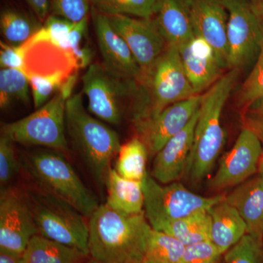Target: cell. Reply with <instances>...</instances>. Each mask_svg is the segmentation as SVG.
Listing matches in <instances>:
<instances>
[{
	"instance_id": "obj_32",
	"label": "cell",
	"mask_w": 263,
	"mask_h": 263,
	"mask_svg": "<svg viewBox=\"0 0 263 263\" xmlns=\"http://www.w3.org/2000/svg\"><path fill=\"white\" fill-rule=\"evenodd\" d=\"M76 23L57 15H49L41 29L29 41H46L67 51V41Z\"/></svg>"
},
{
	"instance_id": "obj_38",
	"label": "cell",
	"mask_w": 263,
	"mask_h": 263,
	"mask_svg": "<svg viewBox=\"0 0 263 263\" xmlns=\"http://www.w3.org/2000/svg\"><path fill=\"white\" fill-rule=\"evenodd\" d=\"M26 49L24 45L13 46L0 43V67L1 69H16L24 72L25 67Z\"/></svg>"
},
{
	"instance_id": "obj_4",
	"label": "cell",
	"mask_w": 263,
	"mask_h": 263,
	"mask_svg": "<svg viewBox=\"0 0 263 263\" xmlns=\"http://www.w3.org/2000/svg\"><path fill=\"white\" fill-rule=\"evenodd\" d=\"M133 122L157 115L169 105L195 95L183 67L179 48L167 45L138 81Z\"/></svg>"
},
{
	"instance_id": "obj_8",
	"label": "cell",
	"mask_w": 263,
	"mask_h": 263,
	"mask_svg": "<svg viewBox=\"0 0 263 263\" xmlns=\"http://www.w3.org/2000/svg\"><path fill=\"white\" fill-rule=\"evenodd\" d=\"M60 92L30 115L11 123L3 124L1 136L13 143L25 146H38L67 152L66 103Z\"/></svg>"
},
{
	"instance_id": "obj_44",
	"label": "cell",
	"mask_w": 263,
	"mask_h": 263,
	"mask_svg": "<svg viewBox=\"0 0 263 263\" xmlns=\"http://www.w3.org/2000/svg\"><path fill=\"white\" fill-rule=\"evenodd\" d=\"M141 263H155V262H153V261L150 260V259H145L143 262H142Z\"/></svg>"
},
{
	"instance_id": "obj_29",
	"label": "cell",
	"mask_w": 263,
	"mask_h": 263,
	"mask_svg": "<svg viewBox=\"0 0 263 263\" xmlns=\"http://www.w3.org/2000/svg\"><path fill=\"white\" fill-rule=\"evenodd\" d=\"M30 84L28 77L16 69L0 70V108L5 110L15 102L29 103Z\"/></svg>"
},
{
	"instance_id": "obj_33",
	"label": "cell",
	"mask_w": 263,
	"mask_h": 263,
	"mask_svg": "<svg viewBox=\"0 0 263 263\" xmlns=\"http://www.w3.org/2000/svg\"><path fill=\"white\" fill-rule=\"evenodd\" d=\"M74 72H58L49 75L29 76L34 108H40L47 103L50 97L60 91L64 81Z\"/></svg>"
},
{
	"instance_id": "obj_23",
	"label": "cell",
	"mask_w": 263,
	"mask_h": 263,
	"mask_svg": "<svg viewBox=\"0 0 263 263\" xmlns=\"http://www.w3.org/2000/svg\"><path fill=\"white\" fill-rule=\"evenodd\" d=\"M24 258L25 263H83L90 259L79 249L41 235H34L29 241Z\"/></svg>"
},
{
	"instance_id": "obj_5",
	"label": "cell",
	"mask_w": 263,
	"mask_h": 263,
	"mask_svg": "<svg viewBox=\"0 0 263 263\" xmlns=\"http://www.w3.org/2000/svg\"><path fill=\"white\" fill-rule=\"evenodd\" d=\"M20 160L37 187L68 202L85 217L89 218L100 206L62 152L37 148L24 153Z\"/></svg>"
},
{
	"instance_id": "obj_14",
	"label": "cell",
	"mask_w": 263,
	"mask_h": 263,
	"mask_svg": "<svg viewBox=\"0 0 263 263\" xmlns=\"http://www.w3.org/2000/svg\"><path fill=\"white\" fill-rule=\"evenodd\" d=\"M108 18L127 43L143 73L167 48V41L153 18H137L127 15H109Z\"/></svg>"
},
{
	"instance_id": "obj_1",
	"label": "cell",
	"mask_w": 263,
	"mask_h": 263,
	"mask_svg": "<svg viewBox=\"0 0 263 263\" xmlns=\"http://www.w3.org/2000/svg\"><path fill=\"white\" fill-rule=\"evenodd\" d=\"M89 258L96 263H141L152 229L145 216L102 204L89 218Z\"/></svg>"
},
{
	"instance_id": "obj_12",
	"label": "cell",
	"mask_w": 263,
	"mask_h": 263,
	"mask_svg": "<svg viewBox=\"0 0 263 263\" xmlns=\"http://www.w3.org/2000/svg\"><path fill=\"white\" fill-rule=\"evenodd\" d=\"M39 235L25 194L16 189H1L0 249L24 254L29 241Z\"/></svg>"
},
{
	"instance_id": "obj_15",
	"label": "cell",
	"mask_w": 263,
	"mask_h": 263,
	"mask_svg": "<svg viewBox=\"0 0 263 263\" xmlns=\"http://www.w3.org/2000/svg\"><path fill=\"white\" fill-rule=\"evenodd\" d=\"M195 35L212 46L223 68H228V13L221 0H184Z\"/></svg>"
},
{
	"instance_id": "obj_9",
	"label": "cell",
	"mask_w": 263,
	"mask_h": 263,
	"mask_svg": "<svg viewBox=\"0 0 263 263\" xmlns=\"http://www.w3.org/2000/svg\"><path fill=\"white\" fill-rule=\"evenodd\" d=\"M82 82L89 113L114 125L122 121L124 100L136 97L138 87V81L117 76L99 63L88 67Z\"/></svg>"
},
{
	"instance_id": "obj_16",
	"label": "cell",
	"mask_w": 263,
	"mask_h": 263,
	"mask_svg": "<svg viewBox=\"0 0 263 263\" xmlns=\"http://www.w3.org/2000/svg\"><path fill=\"white\" fill-rule=\"evenodd\" d=\"M91 15L103 65L117 76L138 81L142 70L131 50L107 15L91 7Z\"/></svg>"
},
{
	"instance_id": "obj_7",
	"label": "cell",
	"mask_w": 263,
	"mask_h": 263,
	"mask_svg": "<svg viewBox=\"0 0 263 263\" xmlns=\"http://www.w3.org/2000/svg\"><path fill=\"white\" fill-rule=\"evenodd\" d=\"M142 181L145 216L155 230L195 213L208 212L226 197L224 194L212 197L197 195L179 181L161 185L148 173Z\"/></svg>"
},
{
	"instance_id": "obj_36",
	"label": "cell",
	"mask_w": 263,
	"mask_h": 263,
	"mask_svg": "<svg viewBox=\"0 0 263 263\" xmlns=\"http://www.w3.org/2000/svg\"><path fill=\"white\" fill-rule=\"evenodd\" d=\"M91 0H49V15H57L78 23L87 18Z\"/></svg>"
},
{
	"instance_id": "obj_39",
	"label": "cell",
	"mask_w": 263,
	"mask_h": 263,
	"mask_svg": "<svg viewBox=\"0 0 263 263\" xmlns=\"http://www.w3.org/2000/svg\"><path fill=\"white\" fill-rule=\"evenodd\" d=\"M243 127L253 132L263 148V103L252 105L242 110Z\"/></svg>"
},
{
	"instance_id": "obj_41",
	"label": "cell",
	"mask_w": 263,
	"mask_h": 263,
	"mask_svg": "<svg viewBox=\"0 0 263 263\" xmlns=\"http://www.w3.org/2000/svg\"><path fill=\"white\" fill-rule=\"evenodd\" d=\"M0 263H25L24 254L0 249Z\"/></svg>"
},
{
	"instance_id": "obj_28",
	"label": "cell",
	"mask_w": 263,
	"mask_h": 263,
	"mask_svg": "<svg viewBox=\"0 0 263 263\" xmlns=\"http://www.w3.org/2000/svg\"><path fill=\"white\" fill-rule=\"evenodd\" d=\"M185 248L174 237L152 228L147 240L146 259L155 263H180Z\"/></svg>"
},
{
	"instance_id": "obj_35",
	"label": "cell",
	"mask_w": 263,
	"mask_h": 263,
	"mask_svg": "<svg viewBox=\"0 0 263 263\" xmlns=\"http://www.w3.org/2000/svg\"><path fill=\"white\" fill-rule=\"evenodd\" d=\"M14 143L5 137L0 138V184L1 189L8 185L18 174L22 167L15 154Z\"/></svg>"
},
{
	"instance_id": "obj_43",
	"label": "cell",
	"mask_w": 263,
	"mask_h": 263,
	"mask_svg": "<svg viewBox=\"0 0 263 263\" xmlns=\"http://www.w3.org/2000/svg\"><path fill=\"white\" fill-rule=\"evenodd\" d=\"M258 173L263 175V155L262 159H261L260 162H259Z\"/></svg>"
},
{
	"instance_id": "obj_2",
	"label": "cell",
	"mask_w": 263,
	"mask_h": 263,
	"mask_svg": "<svg viewBox=\"0 0 263 263\" xmlns=\"http://www.w3.org/2000/svg\"><path fill=\"white\" fill-rule=\"evenodd\" d=\"M239 71L231 69L202 95L193 148L184 175L194 183L201 182L211 174L226 143L221 114L238 81Z\"/></svg>"
},
{
	"instance_id": "obj_17",
	"label": "cell",
	"mask_w": 263,
	"mask_h": 263,
	"mask_svg": "<svg viewBox=\"0 0 263 263\" xmlns=\"http://www.w3.org/2000/svg\"><path fill=\"white\" fill-rule=\"evenodd\" d=\"M181 62L195 94L209 89L224 75L214 48L203 38L195 35L178 46Z\"/></svg>"
},
{
	"instance_id": "obj_3",
	"label": "cell",
	"mask_w": 263,
	"mask_h": 263,
	"mask_svg": "<svg viewBox=\"0 0 263 263\" xmlns=\"http://www.w3.org/2000/svg\"><path fill=\"white\" fill-rule=\"evenodd\" d=\"M66 127L97 184L105 190L112 162L122 146L117 132L86 111L81 93L67 100Z\"/></svg>"
},
{
	"instance_id": "obj_22",
	"label": "cell",
	"mask_w": 263,
	"mask_h": 263,
	"mask_svg": "<svg viewBox=\"0 0 263 263\" xmlns=\"http://www.w3.org/2000/svg\"><path fill=\"white\" fill-rule=\"evenodd\" d=\"M105 189L108 193L105 203L114 210L127 214L144 213L143 181L125 179L112 168Z\"/></svg>"
},
{
	"instance_id": "obj_10",
	"label": "cell",
	"mask_w": 263,
	"mask_h": 263,
	"mask_svg": "<svg viewBox=\"0 0 263 263\" xmlns=\"http://www.w3.org/2000/svg\"><path fill=\"white\" fill-rule=\"evenodd\" d=\"M228 13V68L246 67L258 56L263 32L249 0H221Z\"/></svg>"
},
{
	"instance_id": "obj_37",
	"label": "cell",
	"mask_w": 263,
	"mask_h": 263,
	"mask_svg": "<svg viewBox=\"0 0 263 263\" xmlns=\"http://www.w3.org/2000/svg\"><path fill=\"white\" fill-rule=\"evenodd\" d=\"M224 254L211 240L186 246L180 263H221Z\"/></svg>"
},
{
	"instance_id": "obj_24",
	"label": "cell",
	"mask_w": 263,
	"mask_h": 263,
	"mask_svg": "<svg viewBox=\"0 0 263 263\" xmlns=\"http://www.w3.org/2000/svg\"><path fill=\"white\" fill-rule=\"evenodd\" d=\"M211 226L212 221L208 211L170 221L156 230L174 237L186 247L204 240H210Z\"/></svg>"
},
{
	"instance_id": "obj_45",
	"label": "cell",
	"mask_w": 263,
	"mask_h": 263,
	"mask_svg": "<svg viewBox=\"0 0 263 263\" xmlns=\"http://www.w3.org/2000/svg\"><path fill=\"white\" fill-rule=\"evenodd\" d=\"M83 263H96V262H95L94 261L92 260V259H87V260L85 261V262H83Z\"/></svg>"
},
{
	"instance_id": "obj_27",
	"label": "cell",
	"mask_w": 263,
	"mask_h": 263,
	"mask_svg": "<svg viewBox=\"0 0 263 263\" xmlns=\"http://www.w3.org/2000/svg\"><path fill=\"white\" fill-rule=\"evenodd\" d=\"M160 0H91V7L105 15H127L150 19L155 16Z\"/></svg>"
},
{
	"instance_id": "obj_26",
	"label": "cell",
	"mask_w": 263,
	"mask_h": 263,
	"mask_svg": "<svg viewBox=\"0 0 263 263\" xmlns=\"http://www.w3.org/2000/svg\"><path fill=\"white\" fill-rule=\"evenodd\" d=\"M148 156L146 145L138 137H134L121 146L114 169L125 179L142 181L148 173Z\"/></svg>"
},
{
	"instance_id": "obj_31",
	"label": "cell",
	"mask_w": 263,
	"mask_h": 263,
	"mask_svg": "<svg viewBox=\"0 0 263 263\" xmlns=\"http://www.w3.org/2000/svg\"><path fill=\"white\" fill-rule=\"evenodd\" d=\"M67 45L78 70L91 65L94 52L88 41V17L76 23L67 37Z\"/></svg>"
},
{
	"instance_id": "obj_19",
	"label": "cell",
	"mask_w": 263,
	"mask_h": 263,
	"mask_svg": "<svg viewBox=\"0 0 263 263\" xmlns=\"http://www.w3.org/2000/svg\"><path fill=\"white\" fill-rule=\"evenodd\" d=\"M226 200L245 221L247 234L263 241V175L258 173L233 188Z\"/></svg>"
},
{
	"instance_id": "obj_30",
	"label": "cell",
	"mask_w": 263,
	"mask_h": 263,
	"mask_svg": "<svg viewBox=\"0 0 263 263\" xmlns=\"http://www.w3.org/2000/svg\"><path fill=\"white\" fill-rule=\"evenodd\" d=\"M263 103V42L255 65L240 87L238 96V106L242 110Z\"/></svg>"
},
{
	"instance_id": "obj_40",
	"label": "cell",
	"mask_w": 263,
	"mask_h": 263,
	"mask_svg": "<svg viewBox=\"0 0 263 263\" xmlns=\"http://www.w3.org/2000/svg\"><path fill=\"white\" fill-rule=\"evenodd\" d=\"M36 17L43 24L49 15V0H26Z\"/></svg>"
},
{
	"instance_id": "obj_25",
	"label": "cell",
	"mask_w": 263,
	"mask_h": 263,
	"mask_svg": "<svg viewBox=\"0 0 263 263\" xmlns=\"http://www.w3.org/2000/svg\"><path fill=\"white\" fill-rule=\"evenodd\" d=\"M43 24L27 13L12 8H5L0 14V29L5 41L13 46L28 42L41 29Z\"/></svg>"
},
{
	"instance_id": "obj_13",
	"label": "cell",
	"mask_w": 263,
	"mask_h": 263,
	"mask_svg": "<svg viewBox=\"0 0 263 263\" xmlns=\"http://www.w3.org/2000/svg\"><path fill=\"white\" fill-rule=\"evenodd\" d=\"M202 95L169 105L153 117L135 122L137 137L146 145L150 157H155L171 138L182 130L200 107Z\"/></svg>"
},
{
	"instance_id": "obj_34",
	"label": "cell",
	"mask_w": 263,
	"mask_h": 263,
	"mask_svg": "<svg viewBox=\"0 0 263 263\" xmlns=\"http://www.w3.org/2000/svg\"><path fill=\"white\" fill-rule=\"evenodd\" d=\"M224 263H263V241L247 234L224 254Z\"/></svg>"
},
{
	"instance_id": "obj_21",
	"label": "cell",
	"mask_w": 263,
	"mask_h": 263,
	"mask_svg": "<svg viewBox=\"0 0 263 263\" xmlns=\"http://www.w3.org/2000/svg\"><path fill=\"white\" fill-rule=\"evenodd\" d=\"M154 17L167 45L179 46L195 35L184 0H160Z\"/></svg>"
},
{
	"instance_id": "obj_46",
	"label": "cell",
	"mask_w": 263,
	"mask_h": 263,
	"mask_svg": "<svg viewBox=\"0 0 263 263\" xmlns=\"http://www.w3.org/2000/svg\"><path fill=\"white\" fill-rule=\"evenodd\" d=\"M221 263H224V261H222V262H221Z\"/></svg>"
},
{
	"instance_id": "obj_11",
	"label": "cell",
	"mask_w": 263,
	"mask_h": 263,
	"mask_svg": "<svg viewBox=\"0 0 263 263\" xmlns=\"http://www.w3.org/2000/svg\"><path fill=\"white\" fill-rule=\"evenodd\" d=\"M263 148L257 136L243 127L233 148L219 161L214 176L209 180V188L221 192L235 188L258 174Z\"/></svg>"
},
{
	"instance_id": "obj_6",
	"label": "cell",
	"mask_w": 263,
	"mask_h": 263,
	"mask_svg": "<svg viewBox=\"0 0 263 263\" xmlns=\"http://www.w3.org/2000/svg\"><path fill=\"white\" fill-rule=\"evenodd\" d=\"M39 235L89 256V222L68 202L37 187L24 193Z\"/></svg>"
},
{
	"instance_id": "obj_42",
	"label": "cell",
	"mask_w": 263,
	"mask_h": 263,
	"mask_svg": "<svg viewBox=\"0 0 263 263\" xmlns=\"http://www.w3.org/2000/svg\"><path fill=\"white\" fill-rule=\"evenodd\" d=\"M250 2L263 32V0H250Z\"/></svg>"
},
{
	"instance_id": "obj_18",
	"label": "cell",
	"mask_w": 263,
	"mask_h": 263,
	"mask_svg": "<svg viewBox=\"0 0 263 263\" xmlns=\"http://www.w3.org/2000/svg\"><path fill=\"white\" fill-rule=\"evenodd\" d=\"M199 108L182 130L169 140L155 155L151 176L160 183L179 181L184 176L193 148Z\"/></svg>"
},
{
	"instance_id": "obj_20",
	"label": "cell",
	"mask_w": 263,
	"mask_h": 263,
	"mask_svg": "<svg viewBox=\"0 0 263 263\" xmlns=\"http://www.w3.org/2000/svg\"><path fill=\"white\" fill-rule=\"evenodd\" d=\"M212 221L210 240L224 254L247 234V227L239 213L224 200L209 211Z\"/></svg>"
}]
</instances>
